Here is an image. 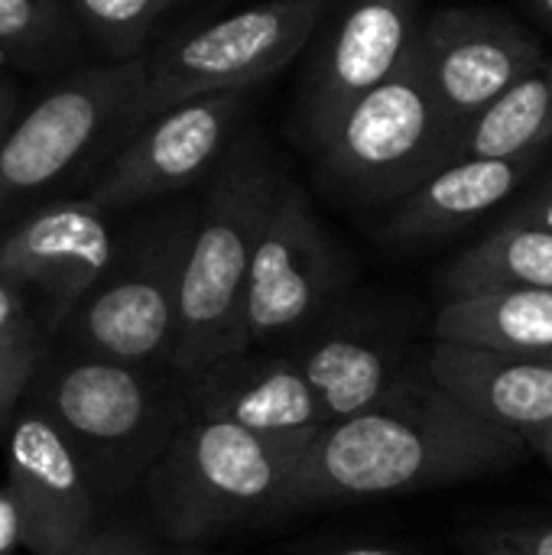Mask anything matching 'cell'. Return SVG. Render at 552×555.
I'll return each mask as SVG.
<instances>
[{"mask_svg": "<svg viewBox=\"0 0 552 555\" xmlns=\"http://www.w3.org/2000/svg\"><path fill=\"white\" fill-rule=\"evenodd\" d=\"M524 455V439L462 410L426 371L403 374L381 403L312 433L277 514L488 481Z\"/></svg>", "mask_w": 552, "mask_h": 555, "instance_id": "1", "label": "cell"}, {"mask_svg": "<svg viewBox=\"0 0 552 555\" xmlns=\"http://www.w3.org/2000/svg\"><path fill=\"white\" fill-rule=\"evenodd\" d=\"M257 137L238 140L215 166L195 208L179 286V322L169 367L189 380L241 351V302L254 244L280 189Z\"/></svg>", "mask_w": 552, "mask_h": 555, "instance_id": "2", "label": "cell"}, {"mask_svg": "<svg viewBox=\"0 0 552 555\" xmlns=\"http://www.w3.org/2000/svg\"><path fill=\"white\" fill-rule=\"evenodd\" d=\"M312 433L264 436L185 413L143 472V494L159 537L202 543L280 511Z\"/></svg>", "mask_w": 552, "mask_h": 555, "instance_id": "3", "label": "cell"}, {"mask_svg": "<svg viewBox=\"0 0 552 555\" xmlns=\"http://www.w3.org/2000/svg\"><path fill=\"white\" fill-rule=\"evenodd\" d=\"M26 400L36 403L81 459L94 491L143 478L185 416L153 367L68 351L36 364Z\"/></svg>", "mask_w": 552, "mask_h": 555, "instance_id": "4", "label": "cell"}, {"mask_svg": "<svg viewBox=\"0 0 552 555\" xmlns=\"http://www.w3.org/2000/svg\"><path fill=\"white\" fill-rule=\"evenodd\" d=\"M452 127L429 91L416 42L377 88L361 94L319 143L322 166L361 202H400L452 163Z\"/></svg>", "mask_w": 552, "mask_h": 555, "instance_id": "5", "label": "cell"}, {"mask_svg": "<svg viewBox=\"0 0 552 555\" xmlns=\"http://www.w3.org/2000/svg\"><path fill=\"white\" fill-rule=\"evenodd\" d=\"M192 224L195 208L169 211L133 241L117 244L101 280L59 328L72 351L146 367L169 361Z\"/></svg>", "mask_w": 552, "mask_h": 555, "instance_id": "6", "label": "cell"}, {"mask_svg": "<svg viewBox=\"0 0 552 555\" xmlns=\"http://www.w3.org/2000/svg\"><path fill=\"white\" fill-rule=\"evenodd\" d=\"M325 10L329 0H267L179 36L150 55L124 130L146 127L156 114L182 101L215 91H247L267 81L306 49Z\"/></svg>", "mask_w": 552, "mask_h": 555, "instance_id": "7", "label": "cell"}, {"mask_svg": "<svg viewBox=\"0 0 552 555\" xmlns=\"http://www.w3.org/2000/svg\"><path fill=\"white\" fill-rule=\"evenodd\" d=\"M342 280V254L316 218L309 195L283 179L244 280L241 351L303 328L335 299Z\"/></svg>", "mask_w": 552, "mask_h": 555, "instance_id": "8", "label": "cell"}, {"mask_svg": "<svg viewBox=\"0 0 552 555\" xmlns=\"http://www.w3.org/2000/svg\"><path fill=\"white\" fill-rule=\"evenodd\" d=\"M150 55L120 59L55 85L0 140V205L59 182L107 130L124 127Z\"/></svg>", "mask_w": 552, "mask_h": 555, "instance_id": "9", "label": "cell"}, {"mask_svg": "<svg viewBox=\"0 0 552 555\" xmlns=\"http://www.w3.org/2000/svg\"><path fill=\"white\" fill-rule=\"evenodd\" d=\"M416 52L429 91L452 127H462L547 55L524 23L485 7H442L423 16Z\"/></svg>", "mask_w": 552, "mask_h": 555, "instance_id": "10", "label": "cell"}, {"mask_svg": "<svg viewBox=\"0 0 552 555\" xmlns=\"http://www.w3.org/2000/svg\"><path fill=\"white\" fill-rule=\"evenodd\" d=\"M244 111V91H215L156 114L88 192L98 211L143 205L192 185L218 166Z\"/></svg>", "mask_w": 552, "mask_h": 555, "instance_id": "11", "label": "cell"}, {"mask_svg": "<svg viewBox=\"0 0 552 555\" xmlns=\"http://www.w3.org/2000/svg\"><path fill=\"white\" fill-rule=\"evenodd\" d=\"M3 485L29 555H68L94 533V485L75 449L26 397L10 420Z\"/></svg>", "mask_w": 552, "mask_h": 555, "instance_id": "12", "label": "cell"}, {"mask_svg": "<svg viewBox=\"0 0 552 555\" xmlns=\"http://www.w3.org/2000/svg\"><path fill=\"white\" fill-rule=\"evenodd\" d=\"M117 241L88 202H65L36 211L0 241V276L20 293L46 299V325L62 328L85 293L114 260Z\"/></svg>", "mask_w": 552, "mask_h": 555, "instance_id": "13", "label": "cell"}, {"mask_svg": "<svg viewBox=\"0 0 552 555\" xmlns=\"http://www.w3.org/2000/svg\"><path fill=\"white\" fill-rule=\"evenodd\" d=\"M420 0H351L332 29L312 81L309 130L316 143L371 88L407 59L420 33Z\"/></svg>", "mask_w": 552, "mask_h": 555, "instance_id": "14", "label": "cell"}, {"mask_svg": "<svg viewBox=\"0 0 552 555\" xmlns=\"http://www.w3.org/2000/svg\"><path fill=\"white\" fill-rule=\"evenodd\" d=\"M429 380L472 416L517 436L534 449L552 429V361L433 341Z\"/></svg>", "mask_w": 552, "mask_h": 555, "instance_id": "15", "label": "cell"}, {"mask_svg": "<svg viewBox=\"0 0 552 555\" xmlns=\"http://www.w3.org/2000/svg\"><path fill=\"white\" fill-rule=\"evenodd\" d=\"M185 413L264 436L319 433L329 416L293 358H224L185 380Z\"/></svg>", "mask_w": 552, "mask_h": 555, "instance_id": "16", "label": "cell"}, {"mask_svg": "<svg viewBox=\"0 0 552 555\" xmlns=\"http://www.w3.org/2000/svg\"><path fill=\"white\" fill-rule=\"evenodd\" d=\"M543 163L547 156L455 159L397 202L384 237L394 244H426L449 237L514 198Z\"/></svg>", "mask_w": 552, "mask_h": 555, "instance_id": "17", "label": "cell"}, {"mask_svg": "<svg viewBox=\"0 0 552 555\" xmlns=\"http://www.w3.org/2000/svg\"><path fill=\"white\" fill-rule=\"evenodd\" d=\"M433 341L552 361V289H478L449 296L436 312Z\"/></svg>", "mask_w": 552, "mask_h": 555, "instance_id": "18", "label": "cell"}, {"mask_svg": "<svg viewBox=\"0 0 552 555\" xmlns=\"http://www.w3.org/2000/svg\"><path fill=\"white\" fill-rule=\"evenodd\" d=\"M552 150V59L543 55L478 114L452 143L455 159H517L550 156Z\"/></svg>", "mask_w": 552, "mask_h": 555, "instance_id": "19", "label": "cell"}, {"mask_svg": "<svg viewBox=\"0 0 552 555\" xmlns=\"http://www.w3.org/2000/svg\"><path fill=\"white\" fill-rule=\"evenodd\" d=\"M309 390L322 403L329 423L355 416L381 403L407 371L394 364V354L355 332H335L293 354Z\"/></svg>", "mask_w": 552, "mask_h": 555, "instance_id": "20", "label": "cell"}, {"mask_svg": "<svg viewBox=\"0 0 552 555\" xmlns=\"http://www.w3.org/2000/svg\"><path fill=\"white\" fill-rule=\"evenodd\" d=\"M446 299L478 289H552V231L498 224L442 273Z\"/></svg>", "mask_w": 552, "mask_h": 555, "instance_id": "21", "label": "cell"}, {"mask_svg": "<svg viewBox=\"0 0 552 555\" xmlns=\"http://www.w3.org/2000/svg\"><path fill=\"white\" fill-rule=\"evenodd\" d=\"M179 0H72L85 29L114 55L133 59L153 23Z\"/></svg>", "mask_w": 552, "mask_h": 555, "instance_id": "22", "label": "cell"}, {"mask_svg": "<svg viewBox=\"0 0 552 555\" xmlns=\"http://www.w3.org/2000/svg\"><path fill=\"white\" fill-rule=\"evenodd\" d=\"M62 23L52 0H0V55L33 62L49 52Z\"/></svg>", "mask_w": 552, "mask_h": 555, "instance_id": "23", "label": "cell"}, {"mask_svg": "<svg viewBox=\"0 0 552 555\" xmlns=\"http://www.w3.org/2000/svg\"><path fill=\"white\" fill-rule=\"evenodd\" d=\"M39 338L36 341H16V345H0V433L10 429V420L16 406L23 403L36 364H39Z\"/></svg>", "mask_w": 552, "mask_h": 555, "instance_id": "24", "label": "cell"}, {"mask_svg": "<svg viewBox=\"0 0 552 555\" xmlns=\"http://www.w3.org/2000/svg\"><path fill=\"white\" fill-rule=\"evenodd\" d=\"M478 555H552V524H511L482 530L475 537Z\"/></svg>", "mask_w": 552, "mask_h": 555, "instance_id": "25", "label": "cell"}, {"mask_svg": "<svg viewBox=\"0 0 552 555\" xmlns=\"http://www.w3.org/2000/svg\"><path fill=\"white\" fill-rule=\"evenodd\" d=\"M68 555H156V550L143 533L127 527H111V530H94Z\"/></svg>", "mask_w": 552, "mask_h": 555, "instance_id": "26", "label": "cell"}, {"mask_svg": "<svg viewBox=\"0 0 552 555\" xmlns=\"http://www.w3.org/2000/svg\"><path fill=\"white\" fill-rule=\"evenodd\" d=\"M36 341V325L26 312L23 293L0 276V345Z\"/></svg>", "mask_w": 552, "mask_h": 555, "instance_id": "27", "label": "cell"}, {"mask_svg": "<svg viewBox=\"0 0 552 555\" xmlns=\"http://www.w3.org/2000/svg\"><path fill=\"white\" fill-rule=\"evenodd\" d=\"M504 224H530L552 231V172L530 185V192L504 215Z\"/></svg>", "mask_w": 552, "mask_h": 555, "instance_id": "28", "label": "cell"}, {"mask_svg": "<svg viewBox=\"0 0 552 555\" xmlns=\"http://www.w3.org/2000/svg\"><path fill=\"white\" fill-rule=\"evenodd\" d=\"M16 546H23V524H20V511L7 491V485H0V555H13Z\"/></svg>", "mask_w": 552, "mask_h": 555, "instance_id": "29", "label": "cell"}, {"mask_svg": "<svg viewBox=\"0 0 552 555\" xmlns=\"http://www.w3.org/2000/svg\"><path fill=\"white\" fill-rule=\"evenodd\" d=\"M10 111H13V98H10L7 85L0 81V140H3V133H7V120H10Z\"/></svg>", "mask_w": 552, "mask_h": 555, "instance_id": "30", "label": "cell"}, {"mask_svg": "<svg viewBox=\"0 0 552 555\" xmlns=\"http://www.w3.org/2000/svg\"><path fill=\"white\" fill-rule=\"evenodd\" d=\"M534 16H540L547 26H552V0H524Z\"/></svg>", "mask_w": 552, "mask_h": 555, "instance_id": "31", "label": "cell"}, {"mask_svg": "<svg viewBox=\"0 0 552 555\" xmlns=\"http://www.w3.org/2000/svg\"><path fill=\"white\" fill-rule=\"evenodd\" d=\"M530 452H537L543 462H550L552 465V429L543 436V439H540V442H537V446H534V449H530Z\"/></svg>", "mask_w": 552, "mask_h": 555, "instance_id": "32", "label": "cell"}, {"mask_svg": "<svg viewBox=\"0 0 552 555\" xmlns=\"http://www.w3.org/2000/svg\"><path fill=\"white\" fill-rule=\"evenodd\" d=\"M335 555H407V553H397V550H374V546H358V550H345V553H335Z\"/></svg>", "mask_w": 552, "mask_h": 555, "instance_id": "33", "label": "cell"}]
</instances>
